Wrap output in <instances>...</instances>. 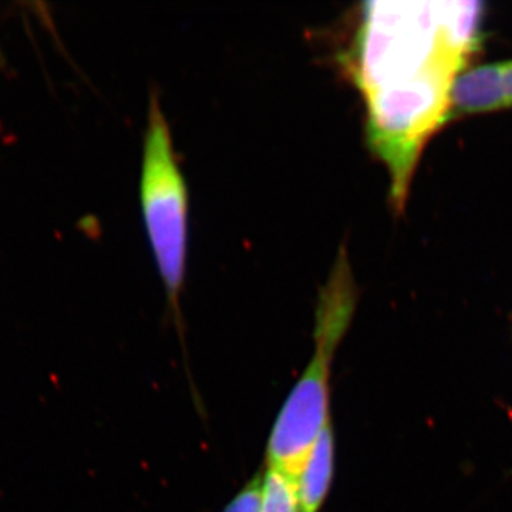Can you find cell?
<instances>
[{
    "instance_id": "7a4b0ae2",
    "label": "cell",
    "mask_w": 512,
    "mask_h": 512,
    "mask_svg": "<svg viewBox=\"0 0 512 512\" xmlns=\"http://www.w3.org/2000/svg\"><path fill=\"white\" fill-rule=\"evenodd\" d=\"M355 309L348 262L338 261L323 289L315 328V352L276 417L266 447L268 467L298 478L306 457L330 423V367Z\"/></svg>"
},
{
    "instance_id": "3957f363",
    "label": "cell",
    "mask_w": 512,
    "mask_h": 512,
    "mask_svg": "<svg viewBox=\"0 0 512 512\" xmlns=\"http://www.w3.org/2000/svg\"><path fill=\"white\" fill-rule=\"evenodd\" d=\"M140 201L148 239L167 293L174 322L181 329L188 242V191L175 158L173 137L156 92L148 101V123L141 164Z\"/></svg>"
},
{
    "instance_id": "277c9868",
    "label": "cell",
    "mask_w": 512,
    "mask_h": 512,
    "mask_svg": "<svg viewBox=\"0 0 512 512\" xmlns=\"http://www.w3.org/2000/svg\"><path fill=\"white\" fill-rule=\"evenodd\" d=\"M508 109L500 62L481 64L458 74L451 89L450 119Z\"/></svg>"
},
{
    "instance_id": "ba28073f",
    "label": "cell",
    "mask_w": 512,
    "mask_h": 512,
    "mask_svg": "<svg viewBox=\"0 0 512 512\" xmlns=\"http://www.w3.org/2000/svg\"><path fill=\"white\" fill-rule=\"evenodd\" d=\"M500 69L505 99H507L508 109H510L512 107V60L500 62Z\"/></svg>"
},
{
    "instance_id": "8992f818",
    "label": "cell",
    "mask_w": 512,
    "mask_h": 512,
    "mask_svg": "<svg viewBox=\"0 0 512 512\" xmlns=\"http://www.w3.org/2000/svg\"><path fill=\"white\" fill-rule=\"evenodd\" d=\"M261 512H302L295 478L274 467L262 476Z\"/></svg>"
},
{
    "instance_id": "6da1fadb",
    "label": "cell",
    "mask_w": 512,
    "mask_h": 512,
    "mask_svg": "<svg viewBox=\"0 0 512 512\" xmlns=\"http://www.w3.org/2000/svg\"><path fill=\"white\" fill-rule=\"evenodd\" d=\"M480 2H370L350 70L366 104V140L402 210L421 150L450 120L451 89L480 46Z\"/></svg>"
},
{
    "instance_id": "52a82bcc",
    "label": "cell",
    "mask_w": 512,
    "mask_h": 512,
    "mask_svg": "<svg viewBox=\"0 0 512 512\" xmlns=\"http://www.w3.org/2000/svg\"><path fill=\"white\" fill-rule=\"evenodd\" d=\"M262 476H256L221 512H261Z\"/></svg>"
},
{
    "instance_id": "5b68a950",
    "label": "cell",
    "mask_w": 512,
    "mask_h": 512,
    "mask_svg": "<svg viewBox=\"0 0 512 512\" xmlns=\"http://www.w3.org/2000/svg\"><path fill=\"white\" fill-rule=\"evenodd\" d=\"M335 471V433L332 423L323 429L299 473L298 491L302 512H319L328 498Z\"/></svg>"
}]
</instances>
